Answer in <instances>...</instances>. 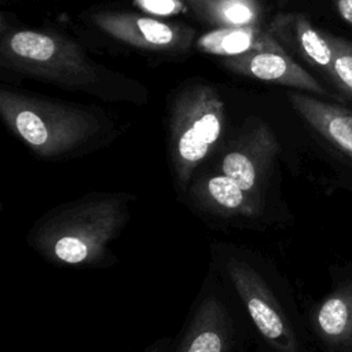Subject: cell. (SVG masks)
<instances>
[{
	"label": "cell",
	"mask_w": 352,
	"mask_h": 352,
	"mask_svg": "<svg viewBox=\"0 0 352 352\" xmlns=\"http://www.w3.org/2000/svg\"><path fill=\"white\" fill-rule=\"evenodd\" d=\"M136 199L135 194L125 191L85 194L41 214L26 241L56 265L111 267L118 263L111 243L128 224Z\"/></svg>",
	"instance_id": "cell-1"
},
{
	"label": "cell",
	"mask_w": 352,
	"mask_h": 352,
	"mask_svg": "<svg viewBox=\"0 0 352 352\" xmlns=\"http://www.w3.org/2000/svg\"><path fill=\"white\" fill-rule=\"evenodd\" d=\"M0 114L8 129L45 161H62L98 148L109 124L84 106L0 91Z\"/></svg>",
	"instance_id": "cell-2"
},
{
	"label": "cell",
	"mask_w": 352,
	"mask_h": 352,
	"mask_svg": "<svg viewBox=\"0 0 352 352\" xmlns=\"http://www.w3.org/2000/svg\"><path fill=\"white\" fill-rule=\"evenodd\" d=\"M212 265L272 352H300L298 336L264 260L234 243L212 245Z\"/></svg>",
	"instance_id": "cell-3"
},
{
	"label": "cell",
	"mask_w": 352,
	"mask_h": 352,
	"mask_svg": "<svg viewBox=\"0 0 352 352\" xmlns=\"http://www.w3.org/2000/svg\"><path fill=\"white\" fill-rule=\"evenodd\" d=\"M224 120L223 99L210 85L188 87L173 99L168 122V157L179 199H183L198 168L216 150Z\"/></svg>",
	"instance_id": "cell-4"
},
{
	"label": "cell",
	"mask_w": 352,
	"mask_h": 352,
	"mask_svg": "<svg viewBox=\"0 0 352 352\" xmlns=\"http://www.w3.org/2000/svg\"><path fill=\"white\" fill-rule=\"evenodd\" d=\"M0 62L16 73L66 87H84L99 78L96 65L78 44L48 32H8L0 43Z\"/></svg>",
	"instance_id": "cell-5"
},
{
	"label": "cell",
	"mask_w": 352,
	"mask_h": 352,
	"mask_svg": "<svg viewBox=\"0 0 352 352\" xmlns=\"http://www.w3.org/2000/svg\"><path fill=\"white\" fill-rule=\"evenodd\" d=\"M235 298L213 267L169 352H238L243 333Z\"/></svg>",
	"instance_id": "cell-6"
},
{
	"label": "cell",
	"mask_w": 352,
	"mask_h": 352,
	"mask_svg": "<svg viewBox=\"0 0 352 352\" xmlns=\"http://www.w3.org/2000/svg\"><path fill=\"white\" fill-rule=\"evenodd\" d=\"M279 150L271 126L260 118H250L221 147L216 170L236 182L264 208Z\"/></svg>",
	"instance_id": "cell-7"
},
{
	"label": "cell",
	"mask_w": 352,
	"mask_h": 352,
	"mask_svg": "<svg viewBox=\"0 0 352 352\" xmlns=\"http://www.w3.org/2000/svg\"><path fill=\"white\" fill-rule=\"evenodd\" d=\"M182 201L201 216L238 227H254L264 216L260 204L236 182L217 170L197 173Z\"/></svg>",
	"instance_id": "cell-8"
},
{
	"label": "cell",
	"mask_w": 352,
	"mask_h": 352,
	"mask_svg": "<svg viewBox=\"0 0 352 352\" xmlns=\"http://www.w3.org/2000/svg\"><path fill=\"white\" fill-rule=\"evenodd\" d=\"M92 21L116 40L150 51L182 52L190 47L194 37V30L188 26L125 11L98 12Z\"/></svg>",
	"instance_id": "cell-9"
},
{
	"label": "cell",
	"mask_w": 352,
	"mask_h": 352,
	"mask_svg": "<svg viewBox=\"0 0 352 352\" xmlns=\"http://www.w3.org/2000/svg\"><path fill=\"white\" fill-rule=\"evenodd\" d=\"M221 65L245 77L276 82L285 87L307 91L320 96L329 92L322 84L300 66L287 51H258L221 58Z\"/></svg>",
	"instance_id": "cell-10"
},
{
	"label": "cell",
	"mask_w": 352,
	"mask_h": 352,
	"mask_svg": "<svg viewBox=\"0 0 352 352\" xmlns=\"http://www.w3.org/2000/svg\"><path fill=\"white\" fill-rule=\"evenodd\" d=\"M268 30L283 45L308 65L319 70L340 91L333 69L331 48L323 32H319L301 12H280L271 22Z\"/></svg>",
	"instance_id": "cell-11"
},
{
	"label": "cell",
	"mask_w": 352,
	"mask_h": 352,
	"mask_svg": "<svg viewBox=\"0 0 352 352\" xmlns=\"http://www.w3.org/2000/svg\"><path fill=\"white\" fill-rule=\"evenodd\" d=\"M287 96L293 109L314 131L352 160V110L301 92H290Z\"/></svg>",
	"instance_id": "cell-12"
},
{
	"label": "cell",
	"mask_w": 352,
	"mask_h": 352,
	"mask_svg": "<svg viewBox=\"0 0 352 352\" xmlns=\"http://www.w3.org/2000/svg\"><path fill=\"white\" fill-rule=\"evenodd\" d=\"M197 47L214 56H236L258 51H286L283 45L260 26H238V28H216L202 34Z\"/></svg>",
	"instance_id": "cell-13"
},
{
	"label": "cell",
	"mask_w": 352,
	"mask_h": 352,
	"mask_svg": "<svg viewBox=\"0 0 352 352\" xmlns=\"http://www.w3.org/2000/svg\"><path fill=\"white\" fill-rule=\"evenodd\" d=\"M204 21L217 28L260 26L258 0H184Z\"/></svg>",
	"instance_id": "cell-14"
},
{
	"label": "cell",
	"mask_w": 352,
	"mask_h": 352,
	"mask_svg": "<svg viewBox=\"0 0 352 352\" xmlns=\"http://www.w3.org/2000/svg\"><path fill=\"white\" fill-rule=\"evenodd\" d=\"M316 327L329 341L341 342L352 336V293L338 290L316 312Z\"/></svg>",
	"instance_id": "cell-15"
},
{
	"label": "cell",
	"mask_w": 352,
	"mask_h": 352,
	"mask_svg": "<svg viewBox=\"0 0 352 352\" xmlns=\"http://www.w3.org/2000/svg\"><path fill=\"white\" fill-rule=\"evenodd\" d=\"M331 48L333 69L340 91L352 98V43L330 33H324Z\"/></svg>",
	"instance_id": "cell-16"
},
{
	"label": "cell",
	"mask_w": 352,
	"mask_h": 352,
	"mask_svg": "<svg viewBox=\"0 0 352 352\" xmlns=\"http://www.w3.org/2000/svg\"><path fill=\"white\" fill-rule=\"evenodd\" d=\"M133 3L147 14L157 16H173L187 11L183 0H133Z\"/></svg>",
	"instance_id": "cell-17"
},
{
	"label": "cell",
	"mask_w": 352,
	"mask_h": 352,
	"mask_svg": "<svg viewBox=\"0 0 352 352\" xmlns=\"http://www.w3.org/2000/svg\"><path fill=\"white\" fill-rule=\"evenodd\" d=\"M337 14L352 26V0H334Z\"/></svg>",
	"instance_id": "cell-18"
},
{
	"label": "cell",
	"mask_w": 352,
	"mask_h": 352,
	"mask_svg": "<svg viewBox=\"0 0 352 352\" xmlns=\"http://www.w3.org/2000/svg\"><path fill=\"white\" fill-rule=\"evenodd\" d=\"M172 344H173V340L170 337L164 336L153 341L150 345H147L142 352H169Z\"/></svg>",
	"instance_id": "cell-19"
},
{
	"label": "cell",
	"mask_w": 352,
	"mask_h": 352,
	"mask_svg": "<svg viewBox=\"0 0 352 352\" xmlns=\"http://www.w3.org/2000/svg\"><path fill=\"white\" fill-rule=\"evenodd\" d=\"M279 4H285L286 3V0H276Z\"/></svg>",
	"instance_id": "cell-20"
}]
</instances>
